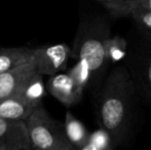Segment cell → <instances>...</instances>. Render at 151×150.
<instances>
[{
    "label": "cell",
    "instance_id": "1",
    "mask_svg": "<svg viewBox=\"0 0 151 150\" xmlns=\"http://www.w3.org/2000/svg\"><path fill=\"white\" fill-rule=\"evenodd\" d=\"M96 117L114 146L129 142L135 133L140 96L124 64L116 65L96 93Z\"/></svg>",
    "mask_w": 151,
    "mask_h": 150
},
{
    "label": "cell",
    "instance_id": "2",
    "mask_svg": "<svg viewBox=\"0 0 151 150\" xmlns=\"http://www.w3.org/2000/svg\"><path fill=\"white\" fill-rule=\"evenodd\" d=\"M111 34L110 23L106 17L91 14L80 19L70 58L83 61L88 65L93 94L99 90L110 66L106 59L105 44Z\"/></svg>",
    "mask_w": 151,
    "mask_h": 150
},
{
    "label": "cell",
    "instance_id": "3",
    "mask_svg": "<svg viewBox=\"0 0 151 150\" xmlns=\"http://www.w3.org/2000/svg\"><path fill=\"white\" fill-rule=\"evenodd\" d=\"M25 122L33 149L74 150L67 138L64 123L52 118L42 104L32 111Z\"/></svg>",
    "mask_w": 151,
    "mask_h": 150
},
{
    "label": "cell",
    "instance_id": "4",
    "mask_svg": "<svg viewBox=\"0 0 151 150\" xmlns=\"http://www.w3.org/2000/svg\"><path fill=\"white\" fill-rule=\"evenodd\" d=\"M123 61L140 99L151 106V39L139 33V37L129 43Z\"/></svg>",
    "mask_w": 151,
    "mask_h": 150
},
{
    "label": "cell",
    "instance_id": "5",
    "mask_svg": "<svg viewBox=\"0 0 151 150\" xmlns=\"http://www.w3.org/2000/svg\"><path fill=\"white\" fill-rule=\"evenodd\" d=\"M71 48L66 43L43 45L33 48L36 70L42 76H52L67 69Z\"/></svg>",
    "mask_w": 151,
    "mask_h": 150
},
{
    "label": "cell",
    "instance_id": "6",
    "mask_svg": "<svg viewBox=\"0 0 151 150\" xmlns=\"http://www.w3.org/2000/svg\"><path fill=\"white\" fill-rule=\"evenodd\" d=\"M45 88L46 92L67 107L78 104L84 94L83 88L76 83L68 72L50 76Z\"/></svg>",
    "mask_w": 151,
    "mask_h": 150
},
{
    "label": "cell",
    "instance_id": "7",
    "mask_svg": "<svg viewBox=\"0 0 151 150\" xmlns=\"http://www.w3.org/2000/svg\"><path fill=\"white\" fill-rule=\"evenodd\" d=\"M35 72L37 70L32 60L18 68L0 73V101L18 94Z\"/></svg>",
    "mask_w": 151,
    "mask_h": 150
},
{
    "label": "cell",
    "instance_id": "8",
    "mask_svg": "<svg viewBox=\"0 0 151 150\" xmlns=\"http://www.w3.org/2000/svg\"><path fill=\"white\" fill-rule=\"evenodd\" d=\"M37 106L21 95H12L0 101V117L7 120H26Z\"/></svg>",
    "mask_w": 151,
    "mask_h": 150
},
{
    "label": "cell",
    "instance_id": "9",
    "mask_svg": "<svg viewBox=\"0 0 151 150\" xmlns=\"http://www.w3.org/2000/svg\"><path fill=\"white\" fill-rule=\"evenodd\" d=\"M4 145L5 150L33 149L25 120H7Z\"/></svg>",
    "mask_w": 151,
    "mask_h": 150
},
{
    "label": "cell",
    "instance_id": "10",
    "mask_svg": "<svg viewBox=\"0 0 151 150\" xmlns=\"http://www.w3.org/2000/svg\"><path fill=\"white\" fill-rule=\"evenodd\" d=\"M33 60V48L1 47L0 48V73L12 70Z\"/></svg>",
    "mask_w": 151,
    "mask_h": 150
},
{
    "label": "cell",
    "instance_id": "11",
    "mask_svg": "<svg viewBox=\"0 0 151 150\" xmlns=\"http://www.w3.org/2000/svg\"><path fill=\"white\" fill-rule=\"evenodd\" d=\"M64 128H65L68 140L70 141L74 149L82 150L88 140L90 132L86 130L84 124L80 120H78L70 110L66 111Z\"/></svg>",
    "mask_w": 151,
    "mask_h": 150
},
{
    "label": "cell",
    "instance_id": "12",
    "mask_svg": "<svg viewBox=\"0 0 151 150\" xmlns=\"http://www.w3.org/2000/svg\"><path fill=\"white\" fill-rule=\"evenodd\" d=\"M129 41L119 35H110L106 39L105 54L109 65L118 64L127 57Z\"/></svg>",
    "mask_w": 151,
    "mask_h": 150
},
{
    "label": "cell",
    "instance_id": "13",
    "mask_svg": "<svg viewBox=\"0 0 151 150\" xmlns=\"http://www.w3.org/2000/svg\"><path fill=\"white\" fill-rule=\"evenodd\" d=\"M114 148L115 146L110 135L104 128H100L99 130L90 133L88 140L82 150H111Z\"/></svg>",
    "mask_w": 151,
    "mask_h": 150
},
{
    "label": "cell",
    "instance_id": "14",
    "mask_svg": "<svg viewBox=\"0 0 151 150\" xmlns=\"http://www.w3.org/2000/svg\"><path fill=\"white\" fill-rule=\"evenodd\" d=\"M110 14V18H129L133 8L131 0H96Z\"/></svg>",
    "mask_w": 151,
    "mask_h": 150
},
{
    "label": "cell",
    "instance_id": "15",
    "mask_svg": "<svg viewBox=\"0 0 151 150\" xmlns=\"http://www.w3.org/2000/svg\"><path fill=\"white\" fill-rule=\"evenodd\" d=\"M129 18L133 19L140 34L151 39V9L133 7Z\"/></svg>",
    "mask_w": 151,
    "mask_h": 150
},
{
    "label": "cell",
    "instance_id": "16",
    "mask_svg": "<svg viewBox=\"0 0 151 150\" xmlns=\"http://www.w3.org/2000/svg\"><path fill=\"white\" fill-rule=\"evenodd\" d=\"M68 73L73 77L75 82L84 90H91V75L88 65L83 61L77 60L73 67L68 70Z\"/></svg>",
    "mask_w": 151,
    "mask_h": 150
},
{
    "label": "cell",
    "instance_id": "17",
    "mask_svg": "<svg viewBox=\"0 0 151 150\" xmlns=\"http://www.w3.org/2000/svg\"><path fill=\"white\" fill-rule=\"evenodd\" d=\"M6 126H7V119L0 117V150H5L4 145V135H5Z\"/></svg>",
    "mask_w": 151,
    "mask_h": 150
},
{
    "label": "cell",
    "instance_id": "18",
    "mask_svg": "<svg viewBox=\"0 0 151 150\" xmlns=\"http://www.w3.org/2000/svg\"><path fill=\"white\" fill-rule=\"evenodd\" d=\"M133 7H141L151 9V0H131Z\"/></svg>",
    "mask_w": 151,
    "mask_h": 150
}]
</instances>
